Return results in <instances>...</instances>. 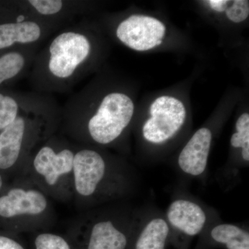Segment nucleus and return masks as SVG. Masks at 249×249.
I'll return each instance as SVG.
<instances>
[{
    "label": "nucleus",
    "instance_id": "1",
    "mask_svg": "<svg viewBox=\"0 0 249 249\" xmlns=\"http://www.w3.org/2000/svg\"><path fill=\"white\" fill-rule=\"evenodd\" d=\"M101 36L88 18L56 31L37 52L27 76L32 91L52 95L73 89L102 60Z\"/></svg>",
    "mask_w": 249,
    "mask_h": 249
},
{
    "label": "nucleus",
    "instance_id": "2",
    "mask_svg": "<svg viewBox=\"0 0 249 249\" xmlns=\"http://www.w3.org/2000/svg\"><path fill=\"white\" fill-rule=\"evenodd\" d=\"M101 76L69 98L62 107L67 135L84 144L107 146L124 135L133 119L135 106L124 89Z\"/></svg>",
    "mask_w": 249,
    "mask_h": 249
},
{
    "label": "nucleus",
    "instance_id": "3",
    "mask_svg": "<svg viewBox=\"0 0 249 249\" xmlns=\"http://www.w3.org/2000/svg\"><path fill=\"white\" fill-rule=\"evenodd\" d=\"M62 107L52 95L35 92L16 120L0 132V169L14 166L58 129Z\"/></svg>",
    "mask_w": 249,
    "mask_h": 249
},
{
    "label": "nucleus",
    "instance_id": "4",
    "mask_svg": "<svg viewBox=\"0 0 249 249\" xmlns=\"http://www.w3.org/2000/svg\"><path fill=\"white\" fill-rule=\"evenodd\" d=\"M62 29L18 11L14 1H0V53L25 46L41 45Z\"/></svg>",
    "mask_w": 249,
    "mask_h": 249
},
{
    "label": "nucleus",
    "instance_id": "5",
    "mask_svg": "<svg viewBox=\"0 0 249 249\" xmlns=\"http://www.w3.org/2000/svg\"><path fill=\"white\" fill-rule=\"evenodd\" d=\"M186 119V107L180 100L160 96L150 106V117L142 124V137L149 143L162 145L177 135Z\"/></svg>",
    "mask_w": 249,
    "mask_h": 249
},
{
    "label": "nucleus",
    "instance_id": "6",
    "mask_svg": "<svg viewBox=\"0 0 249 249\" xmlns=\"http://www.w3.org/2000/svg\"><path fill=\"white\" fill-rule=\"evenodd\" d=\"M76 191L80 196L97 194L109 181V164L106 155L88 145L75 146L73 170Z\"/></svg>",
    "mask_w": 249,
    "mask_h": 249
},
{
    "label": "nucleus",
    "instance_id": "7",
    "mask_svg": "<svg viewBox=\"0 0 249 249\" xmlns=\"http://www.w3.org/2000/svg\"><path fill=\"white\" fill-rule=\"evenodd\" d=\"M113 32L125 47L137 52H146L163 43L166 28L157 18L132 14L119 19Z\"/></svg>",
    "mask_w": 249,
    "mask_h": 249
},
{
    "label": "nucleus",
    "instance_id": "8",
    "mask_svg": "<svg viewBox=\"0 0 249 249\" xmlns=\"http://www.w3.org/2000/svg\"><path fill=\"white\" fill-rule=\"evenodd\" d=\"M14 3L23 14L62 28L87 18L94 9L91 1L80 0H18Z\"/></svg>",
    "mask_w": 249,
    "mask_h": 249
},
{
    "label": "nucleus",
    "instance_id": "9",
    "mask_svg": "<svg viewBox=\"0 0 249 249\" xmlns=\"http://www.w3.org/2000/svg\"><path fill=\"white\" fill-rule=\"evenodd\" d=\"M52 136L41 144L33 160L36 171L49 186L56 184L59 178L72 172L75 152V146Z\"/></svg>",
    "mask_w": 249,
    "mask_h": 249
},
{
    "label": "nucleus",
    "instance_id": "10",
    "mask_svg": "<svg viewBox=\"0 0 249 249\" xmlns=\"http://www.w3.org/2000/svg\"><path fill=\"white\" fill-rule=\"evenodd\" d=\"M165 219L170 229L190 237L199 235L208 220L207 214L200 205L187 199L174 200L167 209Z\"/></svg>",
    "mask_w": 249,
    "mask_h": 249
},
{
    "label": "nucleus",
    "instance_id": "11",
    "mask_svg": "<svg viewBox=\"0 0 249 249\" xmlns=\"http://www.w3.org/2000/svg\"><path fill=\"white\" fill-rule=\"evenodd\" d=\"M213 133L208 127H201L192 136L178 157L181 171L192 177L203 175L207 168Z\"/></svg>",
    "mask_w": 249,
    "mask_h": 249
},
{
    "label": "nucleus",
    "instance_id": "12",
    "mask_svg": "<svg viewBox=\"0 0 249 249\" xmlns=\"http://www.w3.org/2000/svg\"><path fill=\"white\" fill-rule=\"evenodd\" d=\"M40 45L25 46L0 53V89L29 76Z\"/></svg>",
    "mask_w": 249,
    "mask_h": 249
},
{
    "label": "nucleus",
    "instance_id": "13",
    "mask_svg": "<svg viewBox=\"0 0 249 249\" xmlns=\"http://www.w3.org/2000/svg\"><path fill=\"white\" fill-rule=\"evenodd\" d=\"M47 208V198L35 189L14 188L6 196L0 197V216L2 217L39 215Z\"/></svg>",
    "mask_w": 249,
    "mask_h": 249
},
{
    "label": "nucleus",
    "instance_id": "14",
    "mask_svg": "<svg viewBox=\"0 0 249 249\" xmlns=\"http://www.w3.org/2000/svg\"><path fill=\"white\" fill-rule=\"evenodd\" d=\"M125 234L109 219H101L93 224L88 249H125Z\"/></svg>",
    "mask_w": 249,
    "mask_h": 249
},
{
    "label": "nucleus",
    "instance_id": "15",
    "mask_svg": "<svg viewBox=\"0 0 249 249\" xmlns=\"http://www.w3.org/2000/svg\"><path fill=\"white\" fill-rule=\"evenodd\" d=\"M135 249H165L169 237L170 228L165 217L150 218L142 226Z\"/></svg>",
    "mask_w": 249,
    "mask_h": 249
},
{
    "label": "nucleus",
    "instance_id": "16",
    "mask_svg": "<svg viewBox=\"0 0 249 249\" xmlns=\"http://www.w3.org/2000/svg\"><path fill=\"white\" fill-rule=\"evenodd\" d=\"M211 236L227 249H249V231L235 224H217L211 230Z\"/></svg>",
    "mask_w": 249,
    "mask_h": 249
},
{
    "label": "nucleus",
    "instance_id": "17",
    "mask_svg": "<svg viewBox=\"0 0 249 249\" xmlns=\"http://www.w3.org/2000/svg\"><path fill=\"white\" fill-rule=\"evenodd\" d=\"M204 2L214 12L224 13L231 22L237 24L249 18V1L247 0H209Z\"/></svg>",
    "mask_w": 249,
    "mask_h": 249
},
{
    "label": "nucleus",
    "instance_id": "18",
    "mask_svg": "<svg viewBox=\"0 0 249 249\" xmlns=\"http://www.w3.org/2000/svg\"><path fill=\"white\" fill-rule=\"evenodd\" d=\"M236 132L231 138V145L234 148L240 149L242 160L246 163L249 161V114L244 113L238 118L235 124Z\"/></svg>",
    "mask_w": 249,
    "mask_h": 249
},
{
    "label": "nucleus",
    "instance_id": "19",
    "mask_svg": "<svg viewBox=\"0 0 249 249\" xmlns=\"http://www.w3.org/2000/svg\"><path fill=\"white\" fill-rule=\"evenodd\" d=\"M36 249H71L60 236L52 233L40 234L36 237Z\"/></svg>",
    "mask_w": 249,
    "mask_h": 249
},
{
    "label": "nucleus",
    "instance_id": "20",
    "mask_svg": "<svg viewBox=\"0 0 249 249\" xmlns=\"http://www.w3.org/2000/svg\"><path fill=\"white\" fill-rule=\"evenodd\" d=\"M0 249H24V248L12 239L0 236Z\"/></svg>",
    "mask_w": 249,
    "mask_h": 249
},
{
    "label": "nucleus",
    "instance_id": "21",
    "mask_svg": "<svg viewBox=\"0 0 249 249\" xmlns=\"http://www.w3.org/2000/svg\"><path fill=\"white\" fill-rule=\"evenodd\" d=\"M1 186H2V178H1V175H0V189H1Z\"/></svg>",
    "mask_w": 249,
    "mask_h": 249
}]
</instances>
